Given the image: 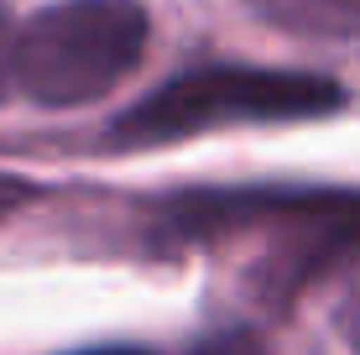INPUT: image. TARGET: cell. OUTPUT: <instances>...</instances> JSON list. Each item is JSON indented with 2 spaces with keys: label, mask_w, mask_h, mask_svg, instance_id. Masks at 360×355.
<instances>
[{
  "label": "cell",
  "mask_w": 360,
  "mask_h": 355,
  "mask_svg": "<svg viewBox=\"0 0 360 355\" xmlns=\"http://www.w3.org/2000/svg\"><path fill=\"white\" fill-rule=\"evenodd\" d=\"M266 27L308 37V42H355L360 37V0H245Z\"/></svg>",
  "instance_id": "cell-4"
},
{
  "label": "cell",
  "mask_w": 360,
  "mask_h": 355,
  "mask_svg": "<svg viewBox=\"0 0 360 355\" xmlns=\"http://www.w3.org/2000/svg\"><path fill=\"white\" fill-rule=\"evenodd\" d=\"M266 230V272L271 292H292L308 277L360 256V193L345 188H193L172 193L157 209V240L162 246H214Z\"/></svg>",
  "instance_id": "cell-1"
},
{
  "label": "cell",
  "mask_w": 360,
  "mask_h": 355,
  "mask_svg": "<svg viewBox=\"0 0 360 355\" xmlns=\"http://www.w3.org/2000/svg\"><path fill=\"white\" fill-rule=\"evenodd\" d=\"M345 105V89L324 73L303 68H251V63H204L172 73L146 100L120 110L110 146H167L230 126H288L319 120Z\"/></svg>",
  "instance_id": "cell-2"
},
{
  "label": "cell",
  "mask_w": 360,
  "mask_h": 355,
  "mask_svg": "<svg viewBox=\"0 0 360 355\" xmlns=\"http://www.w3.org/2000/svg\"><path fill=\"white\" fill-rule=\"evenodd\" d=\"M73 355H152L141 345H94V350H73Z\"/></svg>",
  "instance_id": "cell-8"
},
{
  "label": "cell",
  "mask_w": 360,
  "mask_h": 355,
  "mask_svg": "<svg viewBox=\"0 0 360 355\" xmlns=\"http://www.w3.org/2000/svg\"><path fill=\"white\" fill-rule=\"evenodd\" d=\"M141 0H53L16 27V94L42 110L94 105L146 58Z\"/></svg>",
  "instance_id": "cell-3"
},
{
  "label": "cell",
  "mask_w": 360,
  "mask_h": 355,
  "mask_svg": "<svg viewBox=\"0 0 360 355\" xmlns=\"http://www.w3.org/2000/svg\"><path fill=\"white\" fill-rule=\"evenodd\" d=\"M193 355H271L256 335H245V329H219V335H204L193 345Z\"/></svg>",
  "instance_id": "cell-5"
},
{
  "label": "cell",
  "mask_w": 360,
  "mask_h": 355,
  "mask_svg": "<svg viewBox=\"0 0 360 355\" xmlns=\"http://www.w3.org/2000/svg\"><path fill=\"white\" fill-rule=\"evenodd\" d=\"M345 340H350V345L360 350V303H355L350 314H345Z\"/></svg>",
  "instance_id": "cell-9"
},
{
  "label": "cell",
  "mask_w": 360,
  "mask_h": 355,
  "mask_svg": "<svg viewBox=\"0 0 360 355\" xmlns=\"http://www.w3.org/2000/svg\"><path fill=\"white\" fill-rule=\"evenodd\" d=\"M21 199H27V183H16V178H0V209H16Z\"/></svg>",
  "instance_id": "cell-7"
},
{
  "label": "cell",
  "mask_w": 360,
  "mask_h": 355,
  "mask_svg": "<svg viewBox=\"0 0 360 355\" xmlns=\"http://www.w3.org/2000/svg\"><path fill=\"white\" fill-rule=\"evenodd\" d=\"M16 94V27L0 16V100Z\"/></svg>",
  "instance_id": "cell-6"
}]
</instances>
